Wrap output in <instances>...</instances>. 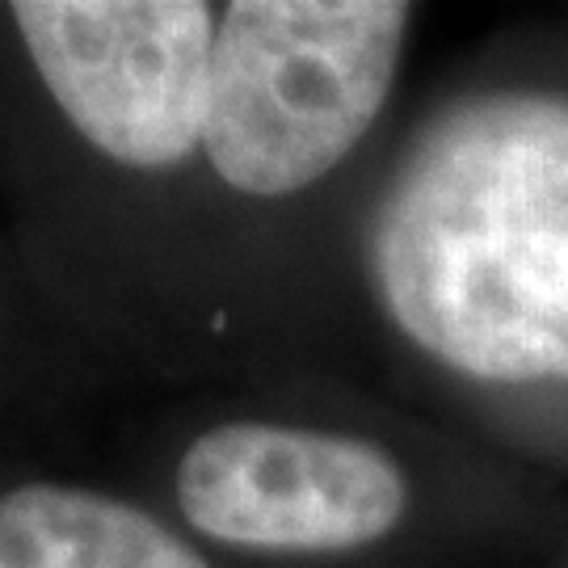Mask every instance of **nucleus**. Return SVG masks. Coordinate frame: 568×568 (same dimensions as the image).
Instances as JSON below:
<instances>
[{
	"label": "nucleus",
	"mask_w": 568,
	"mask_h": 568,
	"mask_svg": "<svg viewBox=\"0 0 568 568\" xmlns=\"http://www.w3.org/2000/svg\"><path fill=\"white\" fill-rule=\"evenodd\" d=\"M392 328L467 384H568V93L471 89L396 156L363 236Z\"/></svg>",
	"instance_id": "nucleus-1"
},
{
	"label": "nucleus",
	"mask_w": 568,
	"mask_h": 568,
	"mask_svg": "<svg viewBox=\"0 0 568 568\" xmlns=\"http://www.w3.org/2000/svg\"><path fill=\"white\" fill-rule=\"evenodd\" d=\"M413 9L400 0L220 4L203 178L236 206L328 182L392 102Z\"/></svg>",
	"instance_id": "nucleus-2"
},
{
	"label": "nucleus",
	"mask_w": 568,
	"mask_h": 568,
	"mask_svg": "<svg viewBox=\"0 0 568 568\" xmlns=\"http://www.w3.org/2000/svg\"><path fill=\"white\" fill-rule=\"evenodd\" d=\"M4 21L39 93L93 161L131 178H182L203 164L220 4L21 0Z\"/></svg>",
	"instance_id": "nucleus-3"
},
{
	"label": "nucleus",
	"mask_w": 568,
	"mask_h": 568,
	"mask_svg": "<svg viewBox=\"0 0 568 568\" xmlns=\"http://www.w3.org/2000/svg\"><path fill=\"white\" fill-rule=\"evenodd\" d=\"M408 506L413 488L392 450L307 422L220 417L169 467V518L224 556L363 551L400 530Z\"/></svg>",
	"instance_id": "nucleus-4"
},
{
	"label": "nucleus",
	"mask_w": 568,
	"mask_h": 568,
	"mask_svg": "<svg viewBox=\"0 0 568 568\" xmlns=\"http://www.w3.org/2000/svg\"><path fill=\"white\" fill-rule=\"evenodd\" d=\"M215 551L135 497L72 480L0 493V568H215Z\"/></svg>",
	"instance_id": "nucleus-5"
}]
</instances>
